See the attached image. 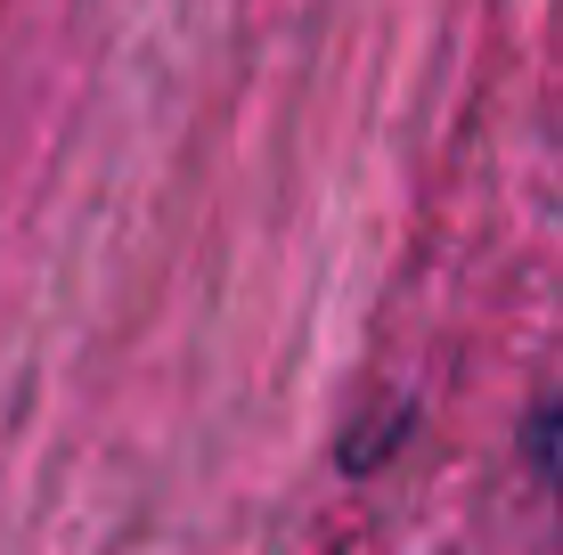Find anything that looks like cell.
Returning <instances> with one entry per match:
<instances>
[{"mask_svg":"<svg viewBox=\"0 0 563 555\" xmlns=\"http://www.w3.org/2000/svg\"><path fill=\"white\" fill-rule=\"evenodd\" d=\"M539 466H548V482H555V499H563V409L539 417Z\"/></svg>","mask_w":563,"mask_h":555,"instance_id":"1","label":"cell"}]
</instances>
